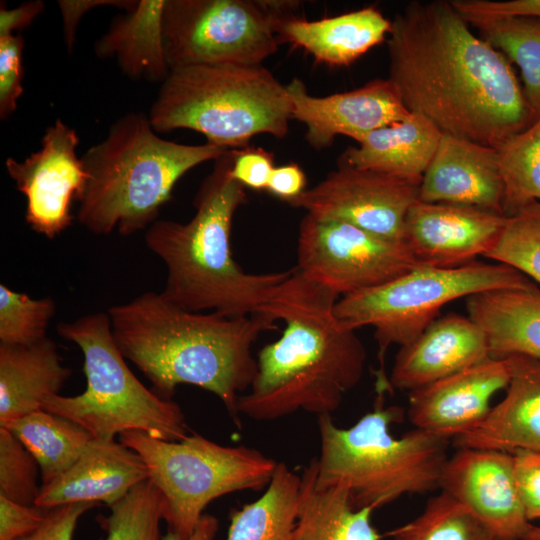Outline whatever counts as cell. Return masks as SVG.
Listing matches in <instances>:
<instances>
[{"instance_id":"34","label":"cell","mask_w":540,"mask_h":540,"mask_svg":"<svg viewBox=\"0 0 540 540\" xmlns=\"http://www.w3.org/2000/svg\"><path fill=\"white\" fill-rule=\"evenodd\" d=\"M109 508L108 515L96 517L105 531L102 540H162L160 522L165 519L166 502L150 479L135 486Z\"/></svg>"},{"instance_id":"18","label":"cell","mask_w":540,"mask_h":540,"mask_svg":"<svg viewBox=\"0 0 540 540\" xmlns=\"http://www.w3.org/2000/svg\"><path fill=\"white\" fill-rule=\"evenodd\" d=\"M511 359L490 358L409 392L407 416L415 428L455 439L489 414L493 396L506 389Z\"/></svg>"},{"instance_id":"20","label":"cell","mask_w":540,"mask_h":540,"mask_svg":"<svg viewBox=\"0 0 540 540\" xmlns=\"http://www.w3.org/2000/svg\"><path fill=\"white\" fill-rule=\"evenodd\" d=\"M503 194L497 148L443 134L421 179L418 200L475 206L504 215Z\"/></svg>"},{"instance_id":"33","label":"cell","mask_w":540,"mask_h":540,"mask_svg":"<svg viewBox=\"0 0 540 540\" xmlns=\"http://www.w3.org/2000/svg\"><path fill=\"white\" fill-rule=\"evenodd\" d=\"M392 540H501L466 505L441 491L415 519L389 532Z\"/></svg>"},{"instance_id":"26","label":"cell","mask_w":540,"mask_h":540,"mask_svg":"<svg viewBox=\"0 0 540 540\" xmlns=\"http://www.w3.org/2000/svg\"><path fill=\"white\" fill-rule=\"evenodd\" d=\"M468 316L484 331L491 358L540 359V289L506 288L466 298Z\"/></svg>"},{"instance_id":"36","label":"cell","mask_w":540,"mask_h":540,"mask_svg":"<svg viewBox=\"0 0 540 540\" xmlns=\"http://www.w3.org/2000/svg\"><path fill=\"white\" fill-rule=\"evenodd\" d=\"M55 312L52 298L33 299L0 284V343L26 345L46 338Z\"/></svg>"},{"instance_id":"30","label":"cell","mask_w":540,"mask_h":540,"mask_svg":"<svg viewBox=\"0 0 540 540\" xmlns=\"http://www.w3.org/2000/svg\"><path fill=\"white\" fill-rule=\"evenodd\" d=\"M4 427L20 440L37 461L42 485L63 474L94 439L79 424L43 409Z\"/></svg>"},{"instance_id":"15","label":"cell","mask_w":540,"mask_h":540,"mask_svg":"<svg viewBox=\"0 0 540 540\" xmlns=\"http://www.w3.org/2000/svg\"><path fill=\"white\" fill-rule=\"evenodd\" d=\"M439 488L466 505L501 540H523L532 525L517 489L512 453L459 448L446 461Z\"/></svg>"},{"instance_id":"8","label":"cell","mask_w":540,"mask_h":540,"mask_svg":"<svg viewBox=\"0 0 540 540\" xmlns=\"http://www.w3.org/2000/svg\"><path fill=\"white\" fill-rule=\"evenodd\" d=\"M57 332L80 348L87 385L76 396L47 398L43 410L79 424L102 441H113L127 431L165 441H179L190 434L180 406L148 389L130 370L114 340L107 312L61 322Z\"/></svg>"},{"instance_id":"45","label":"cell","mask_w":540,"mask_h":540,"mask_svg":"<svg viewBox=\"0 0 540 540\" xmlns=\"http://www.w3.org/2000/svg\"><path fill=\"white\" fill-rule=\"evenodd\" d=\"M306 183L307 179L302 168L291 162L274 167L266 190L289 203L307 189Z\"/></svg>"},{"instance_id":"6","label":"cell","mask_w":540,"mask_h":540,"mask_svg":"<svg viewBox=\"0 0 540 540\" xmlns=\"http://www.w3.org/2000/svg\"><path fill=\"white\" fill-rule=\"evenodd\" d=\"M372 411L349 428L338 427L331 415L318 416L320 455L316 458L319 488L344 486L356 509L373 511L405 494L440 487L449 458V440L420 429L394 437L390 426L404 410L385 406L384 390H376Z\"/></svg>"},{"instance_id":"28","label":"cell","mask_w":540,"mask_h":540,"mask_svg":"<svg viewBox=\"0 0 540 540\" xmlns=\"http://www.w3.org/2000/svg\"><path fill=\"white\" fill-rule=\"evenodd\" d=\"M316 458L301 475V491L290 540H381L370 508L356 509L342 485H316Z\"/></svg>"},{"instance_id":"4","label":"cell","mask_w":540,"mask_h":540,"mask_svg":"<svg viewBox=\"0 0 540 540\" xmlns=\"http://www.w3.org/2000/svg\"><path fill=\"white\" fill-rule=\"evenodd\" d=\"M232 159L229 149L214 161L195 195V213L188 222L157 219L146 229L144 240L166 266L160 293L168 301L191 312L245 317L262 313L293 268L248 273L233 258V218L247 194L230 174Z\"/></svg>"},{"instance_id":"44","label":"cell","mask_w":540,"mask_h":540,"mask_svg":"<svg viewBox=\"0 0 540 540\" xmlns=\"http://www.w3.org/2000/svg\"><path fill=\"white\" fill-rule=\"evenodd\" d=\"M136 0H60L57 1L63 20L64 41L69 53L72 52L77 27L84 15L94 8L101 6H114L124 9L126 12L132 10Z\"/></svg>"},{"instance_id":"25","label":"cell","mask_w":540,"mask_h":540,"mask_svg":"<svg viewBox=\"0 0 540 540\" xmlns=\"http://www.w3.org/2000/svg\"><path fill=\"white\" fill-rule=\"evenodd\" d=\"M442 135L424 115L410 112L404 120L376 129L357 146H349L339 161L420 183Z\"/></svg>"},{"instance_id":"37","label":"cell","mask_w":540,"mask_h":540,"mask_svg":"<svg viewBox=\"0 0 540 540\" xmlns=\"http://www.w3.org/2000/svg\"><path fill=\"white\" fill-rule=\"evenodd\" d=\"M39 465L20 440L0 427V496L23 505H34L39 494Z\"/></svg>"},{"instance_id":"17","label":"cell","mask_w":540,"mask_h":540,"mask_svg":"<svg viewBox=\"0 0 540 540\" xmlns=\"http://www.w3.org/2000/svg\"><path fill=\"white\" fill-rule=\"evenodd\" d=\"M506 218L475 206L417 200L407 213L403 241L418 266L458 267L488 253Z\"/></svg>"},{"instance_id":"43","label":"cell","mask_w":540,"mask_h":540,"mask_svg":"<svg viewBox=\"0 0 540 540\" xmlns=\"http://www.w3.org/2000/svg\"><path fill=\"white\" fill-rule=\"evenodd\" d=\"M95 503H72L48 509L42 525L18 540H72L80 517Z\"/></svg>"},{"instance_id":"29","label":"cell","mask_w":540,"mask_h":540,"mask_svg":"<svg viewBox=\"0 0 540 540\" xmlns=\"http://www.w3.org/2000/svg\"><path fill=\"white\" fill-rule=\"evenodd\" d=\"M301 491V475L278 463L264 493L234 510L226 540H290Z\"/></svg>"},{"instance_id":"41","label":"cell","mask_w":540,"mask_h":540,"mask_svg":"<svg viewBox=\"0 0 540 540\" xmlns=\"http://www.w3.org/2000/svg\"><path fill=\"white\" fill-rule=\"evenodd\" d=\"M519 496L528 520L540 519V451L513 454Z\"/></svg>"},{"instance_id":"35","label":"cell","mask_w":540,"mask_h":540,"mask_svg":"<svg viewBox=\"0 0 540 540\" xmlns=\"http://www.w3.org/2000/svg\"><path fill=\"white\" fill-rule=\"evenodd\" d=\"M484 257L511 266L540 285V202L507 217L496 243Z\"/></svg>"},{"instance_id":"46","label":"cell","mask_w":540,"mask_h":540,"mask_svg":"<svg viewBox=\"0 0 540 540\" xmlns=\"http://www.w3.org/2000/svg\"><path fill=\"white\" fill-rule=\"evenodd\" d=\"M45 8L41 0L20 4L13 9H7L5 3L0 5V37L14 35L16 31L27 28Z\"/></svg>"},{"instance_id":"13","label":"cell","mask_w":540,"mask_h":540,"mask_svg":"<svg viewBox=\"0 0 540 540\" xmlns=\"http://www.w3.org/2000/svg\"><path fill=\"white\" fill-rule=\"evenodd\" d=\"M419 185L339 161L322 181L288 204L316 217L346 222L404 242L406 216L418 200Z\"/></svg>"},{"instance_id":"40","label":"cell","mask_w":540,"mask_h":540,"mask_svg":"<svg viewBox=\"0 0 540 540\" xmlns=\"http://www.w3.org/2000/svg\"><path fill=\"white\" fill-rule=\"evenodd\" d=\"M230 174L245 188L266 190L274 169L273 155L261 147L232 149Z\"/></svg>"},{"instance_id":"42","label":"cell","mask_w":540,"mask_h":540,"mask_svg":"<svg viewBox=\"0 0 540 540\" xmlns=\"http://www.w3.org/2000/svg\"><path fill=\"white\" fill-rule=\"evenodd\" d=\"M48 509L23 505L0 496V540H18L44 522Z\"/></svg>"},{"instance_id":"1","label":"cell","mask_w":540,"mask_h":540,"mask_svg":"<svg viewBox=\"0 0 540 540\" xmlns=\"http://www.w3.org/2000/svg\"><path fill=\"white\" fill-rule=\"evenodd\" d=\"M451 1H413L391 20L388 79L443 134L497 148L535 119L507 57Z\"/></svg>"},{"instance_id":"48","label":"cell","mask_w":540,"mask_h":540,"mask_svg":"<svg viewBox=\"0 0 540 540\" xmlns=\"http://www.w3.org/2000/svg\"><path fill=\"white\" fill-rule=\"evenodd\" d=\"M523 540H540V526L532 524Z\"/></svg>"},{"instance_id":"2","label":"cell","mask_w":540,"mask_h":540,"mask_svg":"<svg viewBox=\"0 0 540 540\" xmlns=\"http://www.w3.org/2000/svg\"><path fill=\"white\" fill-rule=\"evenodd\" d=\"M339 295L296 267L261 314L284 323L257 356V374L238 399L239 414L276 420L299 410L331 415L360 382L367 360L361 339L334 311Z\"/></svg>"},{"instance_id":"24","label":"cell","mask_w":540,"mask_h":540,"mask_svg":"<svg viewBox=\"0 0 540 540\" xmlns=\"http://www.w3.org/2000/svg\"><path fill=\"white\" fill-rule=\"evenodd\" d=\"M71 373L48 337L26 345L0 343V427L42 409Z\"/></svg>"},{"instance_id":"23","label":"cell","mask_w":540,"mask_h":540,"mask_svg":"<svg viewBox=\"0 0 540 540\" xmlns=\"http://www.w3.org/2000/svg\"><path fill=\"white\" fill-rule=\"evenodd\" d=\"M391 30V20L374 5L318 20H306L279 12L274 31L279 44L303 48L328 66H348L382 43Z\"/></svg>"},{"instance_id":"39","label":"cell","mask_w":540,"mask_h":540,"mask_svg":"<svg viewBox=\"0 0 540 540\" xmlns=\"http://www.w3.org/2000/svg\"><path fill=\"white\" fill-rule=\"evenodd\" d=\"M451 4L469 24L505 18L540 20V0H453Z\"/></svg>"},{"instance_id":"22","label":"cell","mask_w":540,"mask_h":540,"mask_svg":"<svg viewBox=\"0 0 540 540\" xmlns=\"http://www.w3.org/2000/svg\"><path fill=\"white\" fill-rule=\"evenodd\" d=\"M510 359L504 398L478 426L453 439L457 449L540 451V359L521 355Z\"/></svg>"},{"instance_id":"38","label":"cell","mask_w":540,"mask_h":540,"mask_svg":"<svg viewBox=\"0 0 540 540\" xmlns=\"http://www.w3.org/2000/svg\"><path fill=\"white\" fill-rule=\"evenodd\" d=\"M23 49L20 35L0 37V118L9 117L23 94Z\"/></svg>"},{"instance_id":"9","label":"cell","mask_w":540,"mask_h":540,"mask_svg":"<svg viewBox=\"0 0 540 540\" xmlns=\"http://www.w3.org/2000/svg\"><path fill=\"white\" fill-rule=\"evenodd\" d=\"M119 441L145 462L148 479L164 496L168 531L183 540L193 534L211 501L267 487L278 465L256 449L220 445L195 432L179 441H165L127 431Z\"/></svg>"},{"instance_id":"11","label":"cell","mask_w":540,"mask_h":540,"mask_svg":"<svg viewBox=\"0 0 540 540\" xmlns=\"http://www.w3.org/2000/svg\"><path fill=\"white\" fill-rule=\"evenodd\" d=\"M289 4L166 0L162 27L170 70L195 65H261L278 49L274 19Z\"/></svg>"},{"instance_id":"19","label":"cell","mask_w":540,"mask_h":540,"mask_svg":"<svg viewBox=\"0 0 540 540\" xmlns=\"http://www.w3.org/2000/svg\"><path fill=\"white\" fill-rule=\"evenodd\" d=\"M490 358L482 328L469 316L449 313L399 348L389 383L410 392Z\"/></svg>"},{"instance_id":"5","label":"cell","mask_w":540,"mask_h":540,"mask_svg":"<svg viewBox=\"0 0 540 540\" xmlns=\"http://www.w3.org/2000/svg\"><path fill=\"white\" fill-rule=\"evenodd\" d=\"M227 150L208 142L187 145L166 140L148 115H123L81 157L88 181L78 201L77 220L98 235L117 231L129 236L146 230L188 171L217 160Z\"/></svg>"},{"instance_id":"3","label":"cell","mask_w":540,"mask_h":540,"mask_svg":"<svg viewBox=\"0 0 540 540\" xmlns=\"http://www.w3.org/2000/svg\"><path fill=\"white\" fill-rule=\"evenodd\" d=\"M114 340L125 359L171 399L177 386L189 384L216 395L240 427L238 399L257 374L252 346L276 321L265 314L225 317L191 312L160 292H145L107 311Z\"/></svg>"},{"instance_id":"21","label":"cell","mask_w":540,"mask_h":540,"mask_svg":"<svg viewBox=\"0 0 540 540\" xmlns=\"http://www.w3.org/2000/svg\"><path fill=\"white\" fill-rule=\"evenodd\" d=\"M148 478L147 466L134 450L120 441L92 439L63 474L40 486L34 505L50 509L103 502L109 507Z\"/></svg>"},{"instance_id":"47","label":"cell","mask_w":540,"mask_h":540,"mask_svg":"<svg viewBox=\"0 0 540 540\" xmlns=\"http://www.w3.org/2000/svg\"><path fill=\"white\" fill-rule=\"evenodd\" d=\"M218 527L219 522L216 517L209 514H204L193 534L186 540H214ZM162 540L183 539H181L175 533L168 531L165 536H162Z\"/></svg>"},{"instance_id":"12","label":"cell","mask_w":540,"mask_h":540,"mask_svg":"<svg viewBox=\"0 0 540 540\" xmlns=\"http://www.w3.org/2000/svg\"><path fill=\"white\" fill-rule=\"evenodd\" d=\"M295 267L343 297L383 285L419 266L404 242L306 213L299 224Z\"/></svg>"},{"instance_id":"31","label":"cell","mask_w":540,"mask_h":540,"mask_svg":"<svg viewBox=\"0 0 540 540\" xmlns=\"http://www.w3.org/2000/svg\"><path fill=\"white\" fill-rule=\"evenodd\" d=\"M497 152L504 188L503 214L509 217L540 202V116L504 141Z\"/></svg>"},{"instance_id":"10","label":"cell","mask_w":540,"mask_h":540,"mask_svg":"<svg viewBox=\"0 0 540 540\" xmlns=\"http://www.w3.org/2000/svg\"><path fill=\"white\" fill-rule=\"evenodd\" d=\"M535 285L523 273L502 263L474 261L453 268L419 266L378 287L340 297L334 311L356 330L374 328L380 362L376 382L386 383L387 349L413 341L446 304L484 291Z\"/></svg>"},{"instance_id":"16","label":"cell","mask_w":540,"mask_h":540,"mask_svg":"<svg viewBox=\"0 0 540 540\" xmlns=\"http://www.w3.org/2000/svg\"><path fill=\"white\" fill-rule=\"evenodd\" d=\"M292 119L306 127L305 139L317 150L331 146L344 135L357 143L370 132L407 118L410 111L387 79H374L354 90L324 97L312 96L294 78L286 84Z\"/></svg>"},{"instance_id":"32","label":"cell","mask_w":540,"mask_h":540,"mask_svg":"<svg viewBox=\"0 0 540 540\" xmlns=\"http://www.w3.org/2000/svg\"><path fill=\"white\" fill-rule=\"evenodd\" d=\"M483 39L518 66L534 119L540 116V20L505 18L472 24Z\"/></svg>"},{"instance_id":"7","label":"cell","mask_w":540,"mask_h":540,"mask_svg":"<svg viewBox=\"0 0 540 540\" xmlns=\"http://www.w3.org/2000/svg\"><path fill=\"white\" fill-rule=\"evenodd\" d=\"M148 117L157 133L189 129L242 149L258 134L283 139L292 104L286 85L262 64L195 65L170 70Z\"/></svg>"},{"instance_id":"27","label":"cell","mask_w":540,"mask_h":540,"mask_svg":"<svg viewBox=\"0 0 540 540\" xmlns=\"http://www.w3.org/2000/svg\"><path fill=\"white\" fill-rule=\"evenodd\" d=\"M166 0H140L117 17L94 45L97 57L115 58L131 79L163 82L170 73L166 60L162 19Z\"/></svg>"},{"instance_id":"14","label":"cell","mask_w":540,"mask_h":540,"mask_svg":"<svg viewBox=\"0 0 540 540\" xmlns=\"http://www.w3.org/2000/svg\"><path fill=\"white\" fill-rule=\"evenodd\" d=\"M80 138L60 118L47 127L41 147L23 161L8 157L5 167L27 200L25 220L32 230L53 239L73 221L72 201H79L88 181Z\"/></svg>"}]
</instances>
